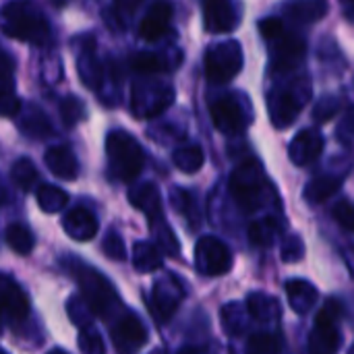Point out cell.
<instances>
[{
  "instance_id": "cell-48",
  "label": "cell",
  "mask_w": 354,
  "mask_h": 354,
  "mask_svg": "<svg viewBox=\"0 0 354 354\" xmlns=\"http://www.w3.org/2000/svg\"><path fill=\"white\" fill-rule=\"evenodd\" d=\"M338 135L342 137V141H344L346 145H351V135H353V116H351V114H346L342 129H338Z\"/></svg>"
},
{
  "instance_id": "cell-25",
  "label": "cell",
  "mask_w": 354,
  "mask_h": 354,
  "mask_svg": "<svg viewBox=\"0 0 354 354\" xmlns=\"http://www.w3.org/2000/svg\"><path fill=\"white\" fill-rule=\"evenodd\" d=\"M340 189H342V178L340 176H317L307 185L305 199L311 205H317V203H324L330 197H334Z\"/></svg>"
},
{
  "instance_id": "cell-9",
  "label": "cell",
  "mask_w": 354,
  "mask_h": 354,
  "mask_svg": "<svg viewBox=\"0 0 354 354\" xmlns=\"http://www.w3.org/2000/svg\"><path fill=\"white\" fill-rule=\"evenodd\" d=\"M195 266L203 276H224L232 268V253L220 239L203 236L195 247Z\"/></svg>"
},
{
  "instance_id": "cell-15",
  "label": "cell",
  "mask_w": 354,
  "mask_h": 354,
  "mask_svg": "<svg viewBox=\"0 0 354 354\" xmlns=\"http://www.w3.org/2000/svg\"><path fill=\"white\" fill-rule=\"evenodd\" d=\"M324 135L317 129H303L295 135V139L288 145V156L295 162V166H309L324 153Z\"/></svg>"
},
{
  "instance_id": "cell-21",
  "label": "cell",
  "mask_w": 354,
  "mask_h": 354,
  "mask_svg": "<svg viewBox=\"0 0 354 354\" xmlns=\"http://www.w3.org/2000/svg\"><path fill=\"white\" fill-rule=\"evenodd\" d=\"M19 114L21 116H19L17 124H19V129L27 137H31V139H46V137L52 135V122L46 116V112L39 110L37 106H33V104H29L25 108L21 106Z\"/></svg>"
},
{
  "instance_id": "cell-7",
  "label": "cell",
  "mask_w": 354,
  "mask_h": 354,
  "mask_svg": "<svg viewBox=\"0 0 354 354\" xmlns=\"http://www.w3.org/2000/svg\"><path fill=\"white\" fill-rule=\"evenodd\" d=\"M75 278L83 292V301L91 309V313L106 317V313H110L112 307L118 303L112 284L91 268H75Z\"/></svg>"
},
{
  "instance_id": "cell-4",
  "label": "cell",
  "mask_w": 354,
  "mask_h": 354,
  "mask_svg": "<svg viewBox=\"0 0 354 354\" xmlns=\"http://www.w3.org/2000/svg\"><path fill=\"white\" fill-rule=\"evenodd\" d=\"M344 315V307L340 301L330 299L319 311L315 326L309 334V354H338L342 344L340 319Z\"/></svg>"
},
{
  "instance_id": "cell-36",
  "label": "cell",
  "mask_w": 354,
  "mask_h": 354,
  "mask_svg": "<svg viewBox=\"0 0 354 354\" xmlns=\"http://www.w3.org/2000/svg\"><path fill=\"white\" fill-rule=\"evenodd\" d=\"M131 68L141 75H156V73H162L166 66H164L162 58L156 56L153 52H139V54L131 56Z\"/></svg>"
},
{
  "instance_id": "cell-3",
  "label": "cell",
  "mask_w": 354,
  "mask_h": 354,
  "mask_svg": "<svg viewBox=\"0 0 354 354\" xmlns=\"http://www.w3.org/2000/svg\"><path fill=\"white\" fill-rule=\"evenodd\" d=\"M230 193L236 205L245 212H257L266 205L268 178L257 160H247L230 174Z\"/></svg>"
},
{
  "instance_id": "cell-38",
  "label": "cell",
  "mask_w": 354,
  "mask_h": 354,
  "mask_svg": "<svg viewBox=\"0 0 354 354\" xmlns=\"http://www.w3.org/2000/svg\"><path fill=\"white\" fill-rule=\"evenodd\" d=\"M338 112H340V97H336V95H324L315 104V108H313V118H315V122H328Z\"/></svg>"
},
{
  "instance_id": "cell-49",
  "label": "cell",
  "mask_w": 354,
  "mask_h": 354,
  "mask_svg": "<svg viewBox=\"0 0 354 354\" xmlns=\"http://www.w3.org/2000/svg\"><path fill=\"white\" fill-rule=\"evenodd\" d=\"M178 354H201V351H197V348H193V346H185Z\"/></svg>"
},
{
  "instance_id": "cell-24",
  "label": "cell",
  "mask_w": 354,
  "mask_h": 354,
  "mask_svg": "<svg viewBox=\"0 0 354 354\" xmlns=\"http://www.w3.org/2000/svg\"><path fill=\"white\" fill-rule=\"evenodd\" d=\"M77 71H79V77H81L83 85L89 87V89H100V85L104 83V66L97 60L93 50H85L79 56Z\"/></svg>"
},
{
  "instance_id": "cell-40",
  "label": "cell",
  "mask_w": 354,
  "mask_h": 354,
  "mask_svg": "<svg viewBox=\"0 0 354 354\" xmlns=\"http://www.w3.org/2000/svg\"><path fill=\"white\" fill-rule=\"evenodd\" d=\"M303 255H305V245H303L301 236L290 234V236L284 241L282 251H280L282 261H286V263H295V261H301V259H303Z\"/></svg>"
},
{
  "instance_id": "cell-28",
  "label": "cell",
  "mask_w": 354,
  "mask_h": 354,
  "mask_svg": "<svg viewBox=\"0 0 354 354\" xmlns=\"http://www.w3.org/2000/svg\"><path fill=\"white\" fill-rule=\"evenodd\" d=\"M286 12L297 23H313V21H319L328 12V2H324V0L292 2L286 6Z\"/></svg>"
},
{
  "instance_id": "cell-39",
  "label": "cell",
  "mask_w": 354,
  "mask_h": 354,
  "mask_svg": "<svg viewBox=\"0 0 354 354\" xmlns=\"http://www.w3.org/2000/svg\"><path fill=\"white\" fill-rule=\"evenodd\" d=\"M66 309H68L71 322H73L75 326H79L81 330H85L87 324H89L91 317H93L91 309H89V307L85 305V301H81V299H71V301L66 303Z\"/></svg>"
},
{
  "instance_id": "cell-11",
  "label": "cell",
  "mask_w": 354,
  "mask_h": 354,
  "mask_svg": "<svg viewBox=\"0 0 354 354\" xmlns=\"http://www.w3.org/2000/svg\"><path fill=\"white\" fill-rule=\"evenodd\" d=\"M147 340H149L147 328L133 313L120 315L112 326V342L118 354H135L147 344Z\"/></svg>"
},
{
  "instance_id": "cell-50",
  "label": "cell",
  "mask_w": 354,
  "mask_h": 354,
  "mask_svg": "<svg viewBox=\"0 0 354 354\" xmlns=\"http://www.w3.org/2000/svg\"><path fill=\"white\" fill-rule=\"evenodd\" d=\"M6 201V193H4V189H2V185H0V205Z\"/></svg>"
},
{
  "instance_id": "cell-19",
  "label": "cell",
  "mask_w": 354,
  "mask_h": 354,
  "mask_svg": "<svg viewBox=\"0 0 354 354\" xmlns=\"http://www.w3.org/2000/svg\"><path fill=\"white\" fill-rule=\"evenodd\" d=\"M44 162L48 170L62 180H75L79 176V162L77 156L68 145H54L46 151Z\"/></svg>"
},
{
  "instance_id": "cell-30",
  "label": "cell",
  "mask_w": 354,
  "mask_h": 354,
  "mask_svg": "<svg viewBox=\"0 0 354 354\" xmlns=\"http://www.w3.org/2000/svg\"><path fill=\"white\" fill-rule=\"evenodd\" d=\"M4 239H6V245L17 255H29L33 251V245H35L33 232L27 226H23V224H10L4 230Z\"/></svg>"
},
{
  "instance_id": "cell-31",
  "label": "cell",
  "mask_w": 354,
  "mask_h": 354,
  "mask_svg": "<svg viewBox=\"0 0 354 354\" xmlns=\"http://www.w3.org/2000/svg\"><path fill=\"white\" fill-rule=\"evenodd\" d=\"M68 203V193L56 185H39L37 189V205L46 214H56Z\"/></svg>"
},
{
  "instance_id": "cell-37",
  "label": "cell",
  "mask_w": 354,
  "mask_h": 354,
  "mask_svg": "<svg viewBox=\"0 0 354 354\" xmlns=\"http://www.w3.org/2000/svg\"><path fill=\"white\" fill-rule=\"evenodd\" d=\"M79 351L81 354H106V346H104L100 332H95L93 328L81 330L79 332Z\"/></svg>"
},
{
  "instance_id": "cell-22",
  "label": "cell",
  "mask_w": 354,
  "mask_h": 354,
  "mask_svg": "<svg viewBox=\"0 0 354 354\" xmlns=\"http://www.w3.org/2000/svg\"><path fill=\"white\" fill-rule=\"evenodd\" d=\"M286 297H288V303L292 307V311L297 313H309L313 309V305L319 301V292L317 288L307 282V280H301V278H292L286 282Z\"/></svg>"
},
{
  "instance_id": "cell-34",
  "label": "cell",
  "mask_w": 354,
  "mask_h": 354,
  "mask_svg": "<svg viewBox=\"0 0 354 354\" xmlns=\"http://www.w3.org/2000/svg\"><path fill=\"white\" fill-rule=\"evenodd\" d=\"M60 118L66 127H77L87 118V108L81 97L68 95L60 102Z\"/></svg>"
},
{
  "instance_id": "cell-43",
  "label": "cell",
  "mask_w": 354,
  "mask_h": 354,
  "mask_svg": "<svg viewBox=\"0 0 354 354\" xmlns=\"http://www.w3.org/2000/svg\"><path fill=\"white\" fill-rule=\"evenodd\" d=\"M15 66L12 60L0 52V93H12L15 91V79H12Z\"/></svg>"
},
{
  "instance_id": "cell-26",
  "label": "cell",
  "mask_w": 354,
  "mask_h": 354,
  "mask_svg": "<svg viewBox=\"0 0 354 354\" xmlns=\"http://www.w3.org/2000/svg\"><path fill=\"white\" fill-rule=\"evenodd\" d=\"M133 266L141 274L158 272L164 266L162 253L156 249V245H151L147 241H139V243H135V249H133Z\"/></svg>"
},
{
  "instance_id": "cell-1",
  "label": "cell",
  "mask_w": 354,
  "mask_h": 354,
  "mask_svg": "<svg viewBox=\"0 0 354 354\" xmlns=\"http://www.w3.org/2000/svg\"><path fill=\"white\" fill-rule=\"evenodd\" d=\"M0 29L33 46H46L50 41V23L44 12L29 2H8L0 6Z\"/></svg>"
},
{
  "instance_id": "cell-53",
  "label": "cell",
  "mask_w": 354,
  "mask_h": 354,
  "mask_svg": "<svg viewBox=\"0 0 354 354\" xmlns=\"http://www.w3.org/2000/svg\"><path fill=\"white\" fill-rule=\"evenodd\" d=\"M0 354H6V353H2V351H0Z\"/></svg>"
},
{
  "instance_id": "cell-18",
  "label": "cell",
  "mask_w": 354,
  "mask_h": 354,
  "mask_svg": "<svg viewBox=\"0 0 354 354\" xmlns=\"http://www.w3.org/2000/svg\"><path fill=\"white\" fill-rule=\"evenodd\" d=\"M172 21V6L168 2H156L149 6L147 15L139 25V35L145 41H158L170 27Z\"/></svg>"
},
{
  "instance_id": "cell-6",
  "label": "cell",
  "mask_w": 354,
  "mask_h": 354,
  "mask_svg": "<svg viewBox=\"0 0 354 354\" xmlns=\"http://www.w3.org/2000/svg\"><path fill=\"white\" fill-rule=\"evenodd\" d=\"M243 68V46L236 39L209 46L205 54V77L220 85L232 81Z\"/></svg>"
},
{
  "instance_id": "cell-13",
  "label": "cell",
  "mask_w": 354,
  "mask_h": 354,
  "mask_svg": "<svg viewBox=\"0 0 354 354\" xmlns=\"http://www.w3.org/2000/svg\"><path fill=\"white\" fill-rule=\"evenodd\" d=\"M307 56V44L303 37L299 35H280L274 48V56H272V68L276 73H288L292 68H297Z\"/></svg>"
},
{
  "instance_id": "cell-27",
  "label": "cell",
  "mask_w": 354,
  "mask_h": 354,
  "mask_svg": "<svg viewBox=\"0 0 354 354\" xmlns=\"http://www.w3.org/2000/svg\"><path fill=\"white\" fill-rule=\"evenodd\" d=\"M172 162L174 166L185 172V174H193V172H199L203 162H205V153L203 149L197 145V143H191V145H183L178 147L174 153H172Z\"/></svg>"
},
{
  "instance_id": "cell-33",
  "label": "cell",
  "mask_w": 354,
  "mask_h": 354,
  "mask_svg": "<svg viewBox=\"0 0 354 354\" xmlns=\"http://www.w3.org/2000/svg\"><path fill=\"white\" fill-rule=\"evenodd\" d=\"M151 226H153V234H156V249L160 253H166V255H174L176 257L180 245H178V239L174 236L172 228L162 218L156 220V222H151Z\"/></svg>"
},
{
  "instance_id": "cell-20",
  "label": "cell",
  "mask_w": 354,
  "mask_h": 354,
  "mask_svg": "<svg viewBox=\"0 0 354 354\" xmlns=\"http://www.w3.org/2000/svg\"><path fill=\"white\" fill-rule=\"evenodd\" d=\"M129 201H131L133 207L147 214V218L151 222L160 220V216H162V197H160V189L153 183H139V185L131 187Z\"/></svg>"
},
{
  "instance_id": "cell-32",
  "label": "cell",
  "mask_w": 354,
  "mask_h": 354,
  "mask_svg": "<svg viewBox=\"0 0 354 354\" xmlns=\"http://www.w3.org/2000/svg\"><path fill=\"white\" fill-rule=\"evenodd\" d=\"M10 178L21 191H31L37 183V168L29 158H21L10 168Z\"/></svg>"
},
{
  "instance_id": "cell-29",
  "label": "cell",
  "mask_w": 354,
  "mask_h": 354,
  "mask_svg": "<svg viewBox=\"0 0 354 354\" xmlns=\"http://www.w3.org/2000/svg\"><path fill=\"white\" fill-rule=\"evenodd\" d=\"M278 232H280V222L274 216H268V218L255 220L249 226V241L253 245L268 247V245H272L278 239Z\"/></svg>"
},
{
  "instance_id": "cell-12",
  "label": "cell",
  "mask_w": 354,
  "mask_h": 354,
  "mask_svg": "<svg viewBox=\"0 0 354 354\" xmlns=\"http://www.w3.org/2000/svg\"><path fill=\"white\" fill-rule=\"evenodd\" d=\"M0 317L10 326L23 324L29 317V299L25 290L4 274H0Z\"/></svg>"
},
{
  "instance_id": "cell-2",
  "label": "cell",
  "mask_w": 354,
  "mask_h": 354,
  "mask_svg": "<svg viewBox=\"0 0 354 354\" xmlns=\"http://www.w3.org/2000/svg\"><path fill=\"white\" fill-rule=\"evenodd\" d=\"M106 156L110 176L120 183H133L145 164L141 145L127 131H112L106 137Z\"/></svg>"
},
{
  "instance_id": "cell-45",
  "label": "cell",
  "mask_w": 354,
  "mask_h": 354,
  "mask_svg": "<svg viewBox=\"0 0 354 354\" xmlns=\"http://www.w3.org/2000/svg\"><path fill=\"white\" fill-rule=\"evenodd\" d=\"M259 31L266 39H278L284 31V23L278 17H266L259 21Z\"/></svg>"
},
{
  "instance_id": "cell-41",
  "label": "cell",
  "mask_w": 354,
  "mask_h": 354,
  "mask_svg": "<svg viewBox=\"0 0 354 354\" xmlns=\"http://www.w3.org/2000/svg\"><path fill=\"white\" fill-rule=\"evenodd\" d=\"M104 253L106 257H110L112 261H124L127 259V251H124V241L118 232H108V236L104 239Z\"/></svg>"
},
{
  "instance_id": "cell-35",
  "label": "cell",
  "mask_w": 354,
  "mask_h": 354,
  "mask_svg": "<svg viewBox=\"0 0 354 354\" xmlns=\"http://www.w3.org/2000/svg\"><path fill=\"white\" fill-rule=\"evenodd\" d=\"M282 351V342L276 334H253L247 340V354H280Z\"/></svg>"
},
{
  "instance_id": "cell-5",
  "label": "cell",
  "mask_w": 354,
  "mask_h": 354,
  "mask_svg": "<svg viewBox=\"0 0 354 354\" xmlns=\"http://www.w3.org/2000/svg\"><path fill=\"white\" fill-rule=\"evenodd\" d=\"M309 97H311V85H309V79H305V77H299L290 85L274 91L268 102L272 122L278 129L292 124Z\"/></svg>"
},
{
  "instance_id": "cell-47",
  "label": "cell",
  "mask_w": 354,
  "mask_h": 354,
  "mask_svg": "<svg viewBox=\"0 0 354 354\" xmlns=\"http://www.w3.org/2000/svg\"><path fill=\"white\" fill-rule=\"evenodd\" d=\"M21 110V100L12 93H0V116H17Z\"/></svg>"
},
{
  "instance_id": "cell-14",
  "label": "cell",
  "mask_w": 354,
  "mask_h": 354,
  "mask_svg": "<svg viewBox=\"0 0 354 354\" xmlns=\"http://www.w3.org/2000/svg\"><path fill=\"white\" fill-rule=\"evenodd\" d=\"M180 301H183L180 284L174 278H168V280H162V282H158L153 286L151 299H149V307L153 311V317H158L164 324V322H168L176 313Z\"/></svg>"
},
{
  "instance_id": "cell-51",
  "label": "cell",
  "mask_w": 354,
  "mask_h": 354,
  "mask_svg": "<svg viewBox=\"0 0 354 354\" xmlns=\"http://www.w3.org/2000/svg\"><path fill=\"white\" fill-rule=\"evenodd\" d=\"M48 354H66L64 351H60V348H56V351H50Z\"/></svg>"
},
{
  "instance_id": "cell-46",
  "label": "cell",
  "mask_w": 354,
  "mask_h": 354,
  "mask_svg": "<svg viewBox=\"0 0 354 354\" xmlns=\"http://www.w3.org/2000/svg\"><path fill=\"white\" fill-rule=\"evenodd\" d=\"M172 201H174L176 209H178V212H183L187 218L195 216V203H193V195H191V193H187V191L178 189V191H174V193H172Z\"/></svg>"
},
{
  "instance_id": "cell-17",
  "label": "cell",
  "mask_w": 354,
  "mask_h": 354,
  "mask_svg": "<svg viewBox=\"0 0 354 354\" xmlns=\"http://www.w3.org/2000/svg\"><path fill=\"white\" fill-rule=\"evenodd\" d=\"M62 228L71 239L85 243L97 234L100 222L91 209L79 205V207H73L71 212H66V216L62 218Z\"/></svg>"
},
{
  "instance_id": "cell-10",
  "label": "cell",
  "mask_w": 354,
  "mask_h": 354,
  "mask_svg": "<svg viewBox=\"0 0 354 354\" xmlns=\"http://www.w3.org/2000/svg\"><path fill=\"white\" fill-rule=\"evenodd\" d=\"M209 114H212V120H214V127L224 133V135H239L243 133L249 122H251V116L249 112L245 110V106L239 102L236 95H224V97H218L212 108H209Z\"/></svg>"
},
{
  "instance_id": "cell-16",
  "label": "cell",
  "mask_w": 354,
  "mask_h": 354,
  "mask_svg": "<svg viewBox=\"0 0 354 354\" xmlns=\"http://www.w3.org/2000/svg\"><path fill=\"white\" fill-rule=\"evenodd\" d=\"M241 23L236 6L228 0H207L203 4V25L209 33H228Z\"/></svg>"
},
{
  "instance_id": "cell-42",
  "label": "cell",
  "mask_w": 354,
  "mask_h": 354,
  "mask_svg": "<svg viewBox=\"0 0 354 354\" xmlns=\"http://www.w3.org/2000/svg\"><path fill=\"white\" fill-rule=\"evenodd\" d=\"M222 322H224L226 330H228L232 336L241 334V330L245 328L243 315H241V307H239L236 303H230V305H226V307L222 309Z\"/></svg>"
},
{
  "instance_id": "cell-44",
  "label": "cell",
  "mask_w": 354,
  "mask_h": 354,
  "mask_svg": "<svg viewBox=\"0 0 354 354\" xmlns=\"http://www.w3.org/2000/svg\"><path fill=\"white\" fill-rule=\"evenodd\" d=\"M334 218H336V222L344 228V230H353L354 228V212H353V205H351V201L348 199H342V201H338V205L334 207Z\"/></svg>"
},
{
  "instance_id": "cell-8",
  "label": "cell",
  "mask_w": 354,
  "mask_h": 354,
  "mask_svg": "<svg viewBox=\"0 0 354 354\" xmlns=\"http://www.w3.org/2000/svg\"><path fill=\"white\" fill-rule=\"evenodd\" d=\"M174 102V89L164 83H139L133 87L131 110L137 118L162 114Z\"/></svg>"
},
{
  "instance_id": "cell-52",
  "label": "cell",
  "mask_w": 354,
  "mask_h": 354,
  "mask_svg": "<svg viewBox=\"0 0 354 354\" xmlns=\"http://www.w3.org/2000/svg\"><path fill=\"white\" fill-rule=\"evenodd\" d=\"M153 354H164V353H160V351H158V353H153Z\"/></svg>"
},
{
  "instance_id": "cell-23",
  "label": "cell",
  "mask_w": 354,
  "mask_h": 354,
  "mask_svg": "<svg viewBox=\"0 0 354 354\" xmlns=\"http://www.w3.org/2000/svg\"><path fill=\"white\" fill-rule=\"evenodd\" d=\"M247 311L257 322H272V319L280 317L282 307L274 297H270L266 292H251L247 299Z\"/></svg>"
}]
</instances>
